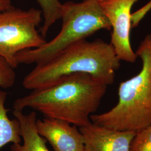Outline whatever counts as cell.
<instances>
[{"instance_id": "1", "label": "cell", "mask_w": 151, "mask_h": 151, "mask_svg": "<svg viewBox=\"0 0 151 151\" xmlns=\"http://www.w3.org/2000/svg\"><path fill=\"white\" fill-rule=\"evenodd\" d=\"M108 85L93 76L76 73L65 76L47 86L32 90L17 99L14 110L30 108L45 118L59 119L77 126L91 123Z\"/></svg>"}, {"instance_id": "2", "label": "cell", "mask_w": 151, "mask_h": 151, "mask_svg": "<svg viewBox=\"0 0 151 151\" xmlns=\"http://www.w3.org/2000/svg\"><path fill=\"white\" fill-rule=\"evenodd\" d=\"M120 60L110 43L101 39H86L72 44L35 67L22 81L30 90L47 86L60 78L76 73L93 76L108 86L115 80Z\"/></svg>"}, {"instance_id": "3", "label": "cell", "mask_w": 151, "mask_h": 151, "mask_svg": "<svg viewBox=\"0 0 151 151\" xmlns=\"http://www.w3.org/2000/svg\"><path fill=\"white\" fill-rule=\"evenodd\" d=\"M135 53L142 60L140 72L120 84L117 104L106 112L92 114V123L136 133L151 124V43L148 35Z\"/></svg>"}, {"instance_id": "4", "label": "cell", "mask_w": 151, "mask_h": 151, "mask_svg": "<svg viewBox=\"0 0 151 151\" xmlns=\"http://www.w3.org/2000/svg\"><path fill=\"white\" fill-rule=\"evenodd\" d=\"M62 25L60 32L50 41L37 48L27 49L16 55L17 65H37L48 60L67 47L100 30H110L111 27L100 3L83 0L62 4Z\"/></svg>"}, {"instance_id": "5", "label": "cell", "mask_w": 151, "mask_h": 151, "mask_svg": "<svg viewBox=\"0 0 151 151\" xmlns=\"http://www.w3.org/2000/svg\"><path fill=\"white\" fill-rule=\"evenodd\" d=\"M41 10H22L13 6L0 12V57L15 68L16 55L38 48L46 42L37 27L42 20Z\"/></svg>"}, {"instance_id": "6", "label": "cell", "mask_w": 151, "mask_h": 151, "mask_svg": "<svg viewBox=\"0 0 151 151\" xmlns=\"http://www.w3.org/2000/svg\"><path fill=\"white\" fill-rule=\"evenodd\" d=\"M138 0H105L100 3L110 22L111 45L120 60L134 63L137 55L130 43L131 9Z\"/></svg>"}, {"instance_id": "7", "label": "cell", "mask_w": 151, "mask_h": 151, "mask_svg": "<svg viewBox=\"0 0 151 151\" xmlns=\"http://www.w3.org/2000/svg\"><path fill=\"white\" fill-rule=\"evenodd\" d=\"M37 129L40 135L54 151H85L81 131L76 125L59 119H37Z\"/></svg>"}, {"instance_id": "8", "label": "cell", "mask_w": 151, "mask_h": 151, "mask_svg": "<svg viewBox=\"0 0 151 151\" xmlns=\"http://www.w3.org/2000/svg\"><path fill=\"white\" fill-rule=\"evenodd\" d=\"M85 151H130L136 133L121 131L91 123L79 128Z\"/></svg>"}, {"instance_id": "9", "label": "cell", "mask_w": 151, "mask_h": 151, "mask_svg": "<svg viewBox=\"0 0 151 151\" xmlns=\"http://www.w3.org/2000/svg\"><path fill=\"white\" fill-rule=\"evenodd\" d=\"M13 114L20 123L22 142L12 144L11 151H50L46 145L47 141L37 129L35 111L25 114L22 111L14 110Z\"/></svg>"}, {"instance_id": "10", "label": "cell", "mask_w": 151, "mask_h": 151, "mask_svg": "<svg viewBox=\"0 0 151 151\" xmlns=\"http://www.w3.org/2000/svg\"><path fill=\"white\" fill-rule=\"evenodd\" d=\"M7 93L0 90V150L9 143L22 142L21 129L17 119H10L5 107Z\"/></svg>"}, {"instance_id": "11", "label": "cell", "mask_w": 151, "mask_h": 151, "mask_svg": "<svg viewBox=\"0 0 151 151\" xmlns=\"http://www.w3.org/2000/svg\"><path fill=\"white\" fill-rule=\"evenodd\" d=\"M41 8L44 22L39 32L45 39L50 28L60 19L62 4L59 0H37Z\"/></svg>"}, {"instance_id": "12", "label": "cell", "mask_w": 151, "mask_h": 151, "mask_svg": "<svg viewBox=\"0 0 151 151\" xmlns=\"http://www.w3.org/2000/svg\"><path fill=\"white\" fill-rule=\"evenodd\" d=\"M130 151H151V124L135 134Z\"/></svg>"}, {"instance_id": "13", "label": "cell", "mask_w": 151, "mask_h": 151, "mask_svg": "<svg viewBox=\"0 0 151 151\" xmlns=\"http://www.w3.org/2000/svg\"><path fill=\"white\" fill-rule=\"evenodd\" d=\"M10 64L4 58L0 57V87L9 88L15 84L16 73Z\"/></svg>"}, {"instance_id": "14", "label": "cell", "mask_w": 151, "mask_h": 151, "mask_svg": "<svg viewBox=\"0 0 151 151\" xmlns=\"http://www.w3.org/2000/svg\"><path fill=\"white\" fill-rule=\"evenodd\" d=\"M151 10V0L145 5L142 6L139 9L132 13L131 14V27L132 29L137 27L140 22L143 19L147 14Z\"/></svg>"}, {"instance_id": "15", "label": "cell", "mask_w": 151, "mask_h": 151, "mask_svg": "<svg viewBox=\"0 0 151 151\" xmlns=\"http://www.w3.org/2000/svg\"><path fill=\"white\" fill-rule=\"evenodd\" d=\"M12 6L11 0H0V12L6 10Z\"/></svg>"}, {"instance_id": "16", "label": "cell", "mask_w": 151, "mask_h": 151, "mask_svg": "<svg viewBox=\"0 0 151 151\" xmlns=\"http://www.w3.org/2000/svg\"><path fill=\"white\" fill-rule=\"evenodd\" d=\"M148 36H149V38H150V42H151V32H150V34H148Z\"/></svg>"}, {"instance_id": "17", "label": "cell", "mask_w": 151, "mask_h": 151, "mask_svg": "<svg viewBox=\"0 0 151 151\" xmlns=\"http://www.w3.org/2000/svg\"><path fill=\"white\" fill-rule=\"evenodd\" d=\"M95 1H97L98 2H102V1H105V0H95Z\"/></svg>"}]
</instances>
